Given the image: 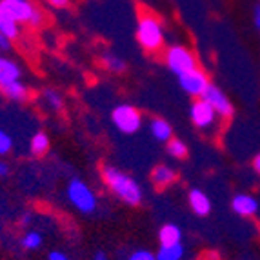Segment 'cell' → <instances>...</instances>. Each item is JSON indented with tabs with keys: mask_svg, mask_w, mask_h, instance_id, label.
I'll return each mask as SVG.
<instances>
[{
	"mask_svg": "<svg viewBox=\"0 0 260 260\" xmlns=\"http://www.w3.org/2000/svg\"><path fill=\"white\" fill-rule=\"evenodd\" d=\"M102 177H104V182L108 184L109 189L127 206H139L142 202V187L139 186L135 178H131L124 171L113 168V166H106L102 169Z\"/></svg>",
	"mask_w": 260,
	"mask_h": 260,
	"instance_id": "cell-1",
	"label": "cell"
},
{
	"mask_svg": "<svg viewBox=\"0 0 260 260\" xmlns=\"http://www.w3.org/2000/svg\"><path fill=\"white\" fill-rule=\"evenodd\" d=\"M137 40H139L140 48L148 53H156L164 48L166 42V31L164 24L155 13H146L140 15L139 22H137Z\"/></svg>",
	"mask_w": 260,
	"mask_h": 260,
	"instance_id": "cell-2",
	"label": "cell"
},
{
	"mask_svg": "<svg viewBox=\"0 0 260 260\" xmlns=\"http://www.w3.org/2000/svg\"><path fill=\"white\" fill-rule=\"evenodd\" d=\"M0 11H4L18 24L39 27L44 22V13L31 0H0Z\"/></svg>",
	"mask_w": 260,
	"mask_h": 260,
	"instance_id": "cell-3",
	"label": "cell"
},
{
	"mask_svg": "<svg viewBox=\"0 0 260 260\" xmlns=\"http://www.w3.org/2000/svg\"><path fill=\"white\" fill-rule=\"evenodd\" d=\"M164 60L169 70L173 71L175 75H178V77L191 70H195V68H199L195 53L191 51L189 48H186V46H180V44L169 46V48L166 49Z\"/></svg>",
	"mask_w": 260,
	"mask_h": 260,
	"instance_id": "cell-4",
	"label": "cell"
},
{
	"mask_svg": "<svg viewBox=\"0 0 260 260\" xmlns=\"http://www.w3.org/2000/svg\"><path fill=\"white\" fill-rule=\"evenodd\" d=\"M68 199L80 213H93L96 209L95 193L78 178H73L68 186Z\"/></svg>",
	"mask_w": 260,
	"mask_h": 260,
	"instance_id": "cell-5",
	"label": "cell"
},
{
	"mask_svg": "<svg viewBox=\"0 0 260 260\" xmlns=\"http://www.w3.org/2000/svg\"><path fill=\"white\" fill-rule=\"evenodd\" d=\"M111 120L117 126V129H120L122 133L126 135L137 133L140 129V126H142V117H140L139 109L129 104H122L113 109Z\"/></svg>",
	"mask_w": 260,
	"mask_h": 260,
	"instance_id": "cell-6",
	"label": "cell"
},
{
	"mask_svg": "<svg viewBox=\"0 0 260 260\" xmlns=\"http://www.w3.org/2000/svg\"><path fill=\"white\" fill-rule=\"evenodd\" d=\"M189 115H191L193 124L202 131H209L217 126L218 113L213 109V106L209 104V102H206V100H202V99H199L197 102H193Z\"/></svg>",
	"mask_w": 260,
	"mask_h": 260,
	"instance_id": "cell-7",
	"label": "cell"
},
{
	"mask_svg": "<svg viewBox=\"0 0 260 260\" xmlns=\"http://www.w3.org/2000/svg\"><path fill=\"white\" fill-rule=\"evenodd\" d=\"M202 100H206V102H209V104L213 106V109L218 113V117L222 118H231L235 113V108L233 104H231V100L225 96V93L222 91L218 86H213V84H209L208 87H206V91L202 93V96H200Z\"/></svg>",
	"mask_w": 260,
	"mask_h": 260,
	"instance_id": "cell-8",
	"label": "cell"
},
{
	"mask_svg": "<svg viewBox=\"0 0 260 260\" xmlns=\"http://www.w3.org/2000/svg\"><path fill=\"white\" fill-rule=\"evenodd\" d=\"M178 84H180V87H182L187 95L202 96V93L206 91V87L209 86V80L204 71L200 70V68H195V70L180 75V77H178Z\"/></svg>",
	"mask_w": 260,
	"mask_h": 260,
	"instance_id": "cell-9",
	"label": "cell"
},
{
	"mask_svg": "<svg viewBox=\"0 0 260 260\" xmlns=\"http://www.w3.org/2000/svg\"><path fill=\"white\" fill-rule=\"evenodd\" d=\"M258 200L255 199V197L251 195H244V193H240V195H235L233 200H231V208H233V211L237 213V215H240V217H253L256 211H258Z\"/></svg>",
	"mask_w": 260,
	"mask_h": 260,
	"instance_id": "cell-10",
	"label": "cell"
},
{
	"mask_svg": "<svg viewBox=\"0 0 260 260\" xmlns=\"http://www.w3.org/2000/svg\"><path fill=\"white\" fill-rule=\"evenodd\" d=\"M187 200H189V206L193 209V213H197L199 217H206L211 211V200H209V197L206 195L204 191L191 189Z\"/></svg>",
	"mask_w": 260,
	"mask_h": 260,
	"instance_id": "cell-11",
	"label": "cell"
},
{
	"mask_svg": "<svg viewBox=\"0 0 260 260\" xmlns=\"http://www.w3.org/2000/svg\"><path fill=\"white\" fill-rule=\"evenodd\" d=\"M22 70L15 60H9L6 56L0 55V86H4L13 80H20Z\"/></svg>",
	"mask_w": 260,
	"mask_h": 260,
	"instance_id": "cell-12",
	"label": "cell"
},
{
	"mask_svg": "<svg viewBox=\"0 0 260 260\" xmlns=\"http://www.w3.org/2000/svg\"><path fill=\"white\" fill-rule=\"evenodd\" d=\"M151 180L156 187H168L177 180V173L175 169H171L169 166H156L151 173Z\"/></svg>",
	"mask_w": 260,
	"mask_h": 260,
	"instance_id": "cell-13",
	"label": "cell"
},
{
	"mask_svg": "<svg viewBox=\"0 0 260 260\" xmlns=\"http://www.w3.org/2000/svg\"><path fill=\"white\" fill-rule=\"evenodd\" d=\"M0 89H2V93H4L9 100H15V102H24V100H27V96H29V89H27V86H24L20 80H13V82L4 84V86H0Z\"/></svg>",
	"mask_w": 260,
	"mask_h": 260,
	"instance_id": "cell-14",
	"label": "cell"
},
{
	"mask_svg": "<svg viewBox=\"0 0 260 260\" xmlns=\"http://www.w3.org/2000/svg\"><path fill=\"white\" fill-rule=\"evenodd\" d=\"M158 240L160 246H173V244H180L182 240V231L175 224H164L158 231Z\"/></svg>",
	"mask_w": 260,
	"mask_h": 260,
	"instance_id": "cell-15",
	"label": "cell"
},
{
	"mask_svg": "<svg viewBox=\"0 0 260 260\" xmlns=\"http://www.w3.org/2000/svg\"><path fill=\"white\" fill-rule=\"evenodd\" d=\"M0 33L13 42L20 37V24L15 22L9 15H6L4 11H0Z\"/></svg>",
	"mask_w": 260,
	"mask_h": 260,
	"instance_id": "cell-16",
	"label": "cell"
},
{
	"mask_svg": "<svg viewBox=\"0 0 260 260\" xmlns=\"http://www.w3.org/2000/svg\"><path fill=\"white\" fill-rule=\"evenodd\" d=\"M151 135L155 137L156 140H160V142H169V140L173 139V127L169 126V122H166L164 118H155L151 120Z\"/></svg>",
	"mask_w": 260,
	"mask_h": 260,
	"instance_id": "cell-17",
	"label": "cell"
},
{
	"mask_svg": "<svg viewBox=\"0 0 260 260\" xmlns=\"http://www.w3.org/2000/svg\"><path fill=\"white\" fill-rule=\"evenodd\" d=\"M102 64H104V68L108 71H111V73H124V71L127 70V64L126 60L122 58V56L118 55H113V53H106L104 56H102Z\"/></svg>",
	"mask_w": 260,
	"mask_h": 260,
	"instance_id": "cell-18",
	"label": "cell"
},
{
	"mask_svg": "<svg viewBox=\"0 0 260 260\" xmlns=\"http://www.w3.org/2000/svg\"><path fill=\"white\" fill-rule=\"evenodd\" d=\"M156 260H182L184 247L182 244H173V246H160L156 251Z\"/></svg>",
	"mask_w": 260,
	"mask_h": 260,
	"instance_id": "cell-19",
	"label": "cell"
},
{
	"mask_svg": "<svg viewBox=\"0 0 260 260\" xmlns=\"http://www.w3.org/2000/svg\"><path fill=\"white\" fill-rule=\"evenodd\" d=\"M49 149V139L48 135L44 133H37L33 139H31V153L37 156L44 155V153H48Z\"/></svg>",
	"mask_w": 260,
	"mask_h": 260,
	"instance_id": "cell-20",
	"label": "cell"
},
{
	"mask_svg": "<svg viewBox=\"0 0 260 260\" xmlns=\"http://www.w3.org/2000/svg\"><path fill=\"white\" fill-rule=\"evenodd\" d=\"M168 153L175 158H186L187 156V146L178 139H171L168 142Z\"/></svg>",
	"mask_w": 260,
	"mask_h": 260,
	"instance_id": "cell-21",
	"label": "cell"
},
{
	"mask_svg": "<svg viewBox=\"0 0 260 260\" xmlns=\"http://www.w3.org/2000/svg\"><path fill=\"white\" fill-rule=\"evenodd\" d=\"M22 246L24 249H39L42 246V235L39 231H27L22 239Z\"/></svg>",
	"mask_w": 260,
	"mask_h": 260,
	"instance_id": "cell-22",
	"label": "cell"
},
{
	"mask_svg": "<svg viewBox=\"0 0 260 260\" xmlns=\"http://www.w3.org/2000/svg\"><path fill=\"white\" fill-rule=\"evenodd\" d=\"M44 100H46L49 108H53V109L62 108V96H60V93L55 91V89H46V91H44Z\"/></svg>",
	"mask_w": 260,
	"mask_h": 260,
	"instance_id": "cell-23",
	"label": "cell"
},
{
	"mask_svg": "<svg viewBox=\"0 0 260 260\" xmlns=\"http://www.w3.org/2000/svg\"><path fill=\"white\" fill-rule=\"evenodd\" d=\"M11 148H13V139L4 129H0V156L8 155L11 151Z\"/></svg>",
	"mask_w": 260,
	"mask_h": 260,
	"instance_id": "cell-24",
	"label": "cell"
},
{
	"mask_svg": "<svg viewBox=\"0 0 260 260\" xmlns=\"http://www.w3.org/2000/svg\"><path fill=\"white\" fill-rule=\"evenodd\" d=\"M127 260H156V256L148 249H137V251L131 253Z\"/></svg>",
	"mask_w": 260,
	"mask_h": 260,
	"instance_id": "cell-25",
	"label": "cell"
},
{
	"mask_svg": "<svg viewBox=\"0 0 260 260\" xmlns=\"http://www.w3.org/2000/svg\"><path fill=\"white\" fill-rule=\"evenodd\" d=\"M51 8H56V9H64L71 4V0H46Z\"/></svg>",
	"mask_w": 260,
	"mask_h": 260,
	"instance_id": "cell-26",
	"label": "cell"
},
{
	"mask_svg": "<svg viewBox=\"0 0 260 260\" xmlns=\"http://www.w3.org/2000/svg\"><path fill=\"white\" fill-rule=\"evenodd\" d=\"M48 260H70V256L62 251H51L48 255Z\"/></svg>",
	"mask_w": 260,
	"mask_h": 260,
	"instance_id": "cell-27",
	"label": "cell"
},
{
	"mask_svg": "<svg viewBox=\"0 0 260 260\" xmlns=\"http://www.w3.org/2000/svg\"><path fill=\"white\" fill-rule=\"evenodd\" d=\"M253 24L260 31V4H256L255 9H253Z\"/></svg>",
	"mask_w": 260,
	"mask_h": 260,
	"instance_id": "cell-28",
	"label": "cell"
},
{
	"mask_svg": "<svg viewBox=\"0 0 260 260\" xmlns=\"http://www.w3.org/2000/svg\"><path fill=\"white\" fill-rule=\"evenodd\" d=\"M9 48H11V40L6 39V37L0 33V51H8Z\"/></svg>",
	"mask_w": 260,
	"mask_h": 260,
	"instance_id": "cell-29",
	"label": "cell"
},
{
	"mask_svg": "<svg viewBox=\"0 0 260 260\" xmlns=\"http://www.w3.org/2000/svg\"><path fill=\"white\" fill-rule=\"evenodd\" d=\"M9 166L6 162H0V177H9Z\"/></svg>",
	"mask_w": 260,
	"mask_h": 260,
	"instance_id": "cell-30",
	"label": "cell"
},
{
	"mask_svg": "<svg viewBox=\"0 0 260 260\" xmlns=\"http://www.w3.org/2000/svg\"><path fill=\"white\" fill-rule=\"evenodd\" d=\"M253 168H255V171L260 175V153L253 158Z\"/></svg>",
	"mask_w": 260,
	"mask_h": 260,
	"instance_id": "cell-31",
	"label": "cell"
},
{
	"mask_svg": "<svg viewBox=\"0 0 260 260\" xmlns=\"http://www.w3.org/2000/svg\"><path fill=\"white\" fill-rule=\"evenodd\" d=\"M93 260H108V256H106V253L100 251V253H96V255L93 256Z\"/></svg>",
	"mask_w": 260,
	"mask_h": 260,
	"instance_id": "cell-32",
	"label": "cell"
},
{
	"mask_svg": "<svg viewBox=\"0 0 260 260\" xmlns=\"http://www.w3.org/2000/svg\"><path fill=\"white\" fill-rule=\"evenodd\" d=\"M29 218H31L29 213H24V215H22V224H27V222H29Z\"/></svg>",
	"mask_w": 260,
	"mask_h": 260,
	"instance_id": "cell-33",
	"label": "cell"
}]
</instances>
